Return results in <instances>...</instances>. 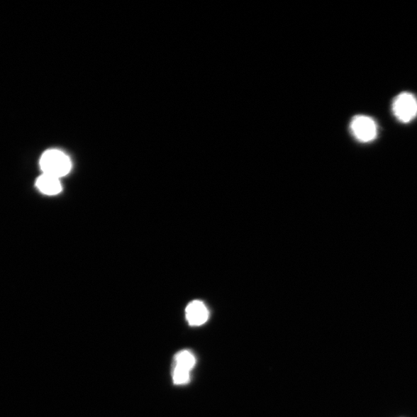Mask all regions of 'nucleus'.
<instances>
[{
  "mask_svg": "<svg viewBox=\"0 0 417 417\" xmlns=\"http://www.w3.org/2000/svg\"><path fill=\"white\" fill-rule=\"evenodd\" d=\"M40 168L43 174L62 178L72 169V162L64 152L56 150H48L43 154Z\"/></svg>",
  "mask_w": 417,
  "mask_h": 417,
  "instance_id": "obj_1",
  "label": "nucleus"
},
{
  "mask_svg": "<svg viewBox=\"0 0 417 417\" xmlns=\"http://www.w3.org/2000/svg\"><path fill=\"white\" fill-rule=\"evenodd\" d=\"M393 111L401 123H410L417 116V99L411 93L399 94L394 101Z\"/></svg>",
  "mask_w": 417,
  "mask_h": 417,
  "instance_id": "obj_2",
  "label": "nucleus"
},
{
  "mask_svg": "<svg viewBox=\"0 0 417 417\" xmlns=\"http://www.w3.org/2000/svg\"><path fill=\"white\" fill-rule=\"evenodd\" d=\"M351 130L354 136L362 143H369L377 136V126L372 118L357 116L351 121Z\"/></svg>",
  "mask_w": 417,
  "mask_h": 417,
  "instance_id": "obj_3",
  "label": "nucleus"
},
{
  "mask_svg": "<svg viewBox=\"0 0 417 417\" xmlns=\"http://www.w3.org/2000/svg\"><path fill=\"white\" fill-rule=\"evenodd\" d=\"M186 317L190 326L204 325L208 318V311L201 301H194L189 304L186 309Z\"/></svg>",
  "mask_w": 417,
  "mask_h": 417,
  "instance_id": "obj_4",
  "label": "nucleus"
},
{
  "mask_svg": "<svg viewBox=\"0 0 417 417\" xmlns=\"http://www.w3.org/2000/svg\"><path fill=\"white\" fill-rule=\"evenodd\" d=\"M36 186L40 192L48 196H55L62 192V187L60 179L43 174L36 182Z\"/></svg>",
  "mask_w": 417,
  "mask_h": 417,
  "instance_id": "obj_5",
  "label": "nucleus"
},
{
  "mask_svg": "<svg viewBox=\"0 0 417 417\" xmlns=\"http://www.w3.org/2000/svg\"><path fill=\"white\" fill-rule=\"evenodd\" d=\"M176 367L187 369L192 370L195 367L196 358L193 353L189 351H182L176 355Z\"/></svg>",
  "mask_w": 417,
  "mask_h": 417,
  "instance_id": "obj_6",
  "label": "nucleus"
},
{
  "mask_svg": "<svg viewBox=\"0 0 417 417\" xmlns=\"http://www.w3.org/2000/svg\"><path fill=\"white\" fill-rule=\"evenodd\" d=\"M173 381L177 385L187 384L190 378V371L175 366L173 370Z\"/></svg>",
  "mask_w": 417,
  "mask_h": 417,
  "instance_id": "obj_7",
  "label": "nucleus"
}]
</instances>
